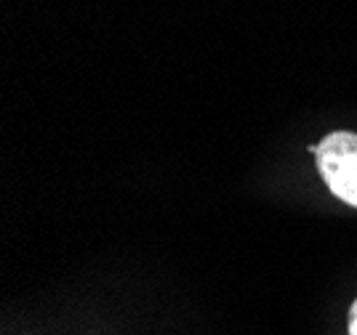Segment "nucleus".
<instances>
[{
  "label": "nucleus",
  "mask_w": 357,
  "mask_h": 335,
  "mask_svg": "<svg viewBox=\"0 0 357 335\" xmlns=\"http://www.w3.org/2000/svg\"><path fill=\"white\" fill-rule=\"evenodd\" d=\"M347 325H349V335H357V301L349 306V322Z\"/></svg>",
  "instance_id": "nucleus-2"
},
{
  "label": "nucleus",
  "mask_w": 357,
  "mask_h": 335,
  "mask_svg": "<svg viewBox=\"0 0 357 335\" xmlns=\"http://www.w3.org/2000/svg\"><path fill=\"white\" fill-rule=\"evenodd\" d=\"M320 176L342 203L357 208V133H328L314 146Z\"/></svg>",
  "instance_id": "nucleus-1"
}]
</instances>
